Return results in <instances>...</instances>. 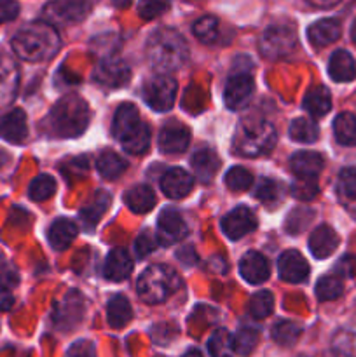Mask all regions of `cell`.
Returning <instances> with one entry per match:
<instances>
[{"mask_svg":"<svg viewBox=\"0 0 356 357\" xmlns=\"http://www.w3.org/2000/svg\"><path fill=\"white\" fill-rule=\"evenodd\" d=\"M10 45L17 58L30 63H40L51 59L59 51L61 38L52 24L45 21H35L21 28L13 37Z\"/></svg>","mask_w":356,"mask_h":357,"instance_id":"obj_1","label":"cell"},{"mask_svg":"<svg viewBox=\"0 0 356 357\" xmlns=\"http://www.w3.org/2000/svg\"><path fill=\"white\" fill-rule=\"evenodd\" d=\"M188 58L185 38L173 28H159L147 40V59L157 73L177 72Z\"/></svg>","mask_w":356,"mask_h":357,"instance_id":"obj_2","label":"cell"},{"mask_svg":"<svg viewBox=\"0 0 356 357\" xmlns=\"http://www.w3.org/2000/svg\"><path fill=\"white\" fill-rule=\"evenodd\" d=\"M89 105L77 94L63 96L49 112L45 119L49 135L56 138H77L89 124Z\"/></svg>","mask_w":356,"mask_h":357,"instance_id":"obj_3","label":"cell"},{"mask_svg":"<svg viewBox=\"0 0 356 357\" xmlns=\"http://www.w3.org/2000/svg\"><path fill=\"white\" fill-rule=\"evenodd\" d=\"M112 135L122 149L133 155H142L150 145V129L140 117L138 108L133 103H122L115 110L112 122Z\"/></svg>","mask_w":356,"mask_h":357,"instance_id":"obj_4","label":"cell"},{"mask_svg":"<svg viewBox=\"0 0 356 357\" xmlns=\"http://www.w3.org/2000/svg\"><path fill=\"white\" fill-rule=\"evenodd\" d=\"M276 145L274 126L264 117H248L239 122L234 135V150L243 157H258Z\"/></svg>","mask_w":356,"mask_h":357,"instance_id":"obj_5","label":"cell"},{"mask_svg":"<svg viewBox=\"0 0 356 357\" xmlns=\"http://www.w3.org/2000/svg\"><path fill=\"white\" fill-rule=\"evenodd\" d=\"M180 286L177 272L168 265H152L145 268L136 282V291L142 302L149 305L163 303L173 295Z\"/></svg>","mask_w":356,"mask_h":357,"instance_id":"obj_6","label":"cell"},{"mask_svg":"<svg viewBox=\"0 0 356 357\" xmlns=\"http://www.w3.org/2000/svg\"><path fill=\"white\" fill-rule=\"evenodd\" d=\"M297 47V31L288 24H272L262 33L258 49L267 59H281Z\"/></svg>","mask_w":356,"mask_h":357,"instance_id":"obj_7","label":"cell"},{"mask_svg":"<svg viewBox=\"0 0 356 357\" xmlns=\"http://www.w3.org/2000/svg\"><path fill=\"white\" fill-rule=\"evenodd\" d=\"M143 98L152 110H171L177 98V80L166 73H156L143 84Z\"/></svg>","mask_w":356,"mask_h":357,"instance_id":"obj_8","label":"cell"},{"mask_svg":"<svg viewBox=\"0 0 356 357\" xmlns=\"http://www.w3.org/2000/svg\"><path fill=\"white\" fill-rule=\"evenodd\" d=\"M84 312H86L84 296L75 289H70L52 307V323L61 331L73 330L82 321Z\"/></svg>","mask_w":356,"mask_h":357,"instance_id":"obj_9","label":"cell"},{"mask_svg":"<svg viewBox=\"0 0 356 357\" xmlns=\"http://www.w3.org/2000/svg\"><path fill=\"white\" fill-rule=\"evenodd\" d=\"M89 0H54L44 7V21L49 24L79 23L89 14Z\"/></svg>","mask_w":356,"mask_h":357,"instance_id":"obj_10","label":"cell"},{"mask_svg":"<svg viewBox=\"0 0 356 357\" xmlns=\"http://www.w3.org/2000/svg\"><path fill=\"white\" fill-rule=\"evenodd\" d=\"M253 91V77L246 72H237L227 80L225 89H223V101L230 110H241V108L246 107Z\"/></svg>","mask_w":356,"mask_h":357,"instance_id":"obj_11","label":"cell"},{"mask_svg":"<svg viewBox=\"0 0 356 357\" xmlns=\"http://www.w3.org/2000/svg\"><path fill=\"white\" fill-rule=\"evenodd\" d=\"M255 229H257V216L246 206H237L222 218V232L232 241L243 239Z\"/></svg>","mask_w":356,"mask_h":357,"instance_id":"obj_12","label":"cell"},{"mask_svg":"<svg viewBox=\"0 0 356 357\" xmlns=\"http://www.w3.org/2000/svg\"><path fill=\"white\" fill-rule=\"evenodd\" d=\"M185 236H187V223L184 216L173 208L164 209L157 220V241L163 246H171L184 239Z\"/></svg>","mask_w":356,"mask_h":357,"instance_id":"obj_13","label":"cell"},{"mask_svg":"<svg viewBox=\"0 0 356 357\" xmlns=\"http://www.w3.org/2000/svg\"><path fill=\"white\" fill-rule=\"evenodd\" d=\"M93 79L100 86L108 87V89H117V87L126 86L129 82V79H131V70H129V66L122 59L107 58L94 70Z\"/></svg>","mask_w":356,"mask_h":357,"instance_id":"obj_14","label":"cell"},{"mask_svg":"<svg viewBox=\"0 0 356 357\" xmlns=\"http://www.w3.org/2000/svg\"><path fill=\"white\" fill-rule=\"evenodd\" d=\"M279 278L285 282L299 284L309 278V264L297 250H288L278 260Z\"/></svg>","mask_w":356,"mask_h":357,"instance_id":"obj_15","label":"cell"},{"mask_svg":"<svg viewBox=\"0 0 356 357\" xmlns=\"http://www.w3.org/2000/svg\"><path fill=\"white\" fill-rule=\"evenodd\" d=\"M20 87V70L9 56H0V110L14 101Z\"/></svg>","mask_w":356,"mask_h":357,"instance_id":"obj_16","label":"cell"},{"mask_svg":"<svg viewBox=\"0 0 356 357\" xmlns=\"http://www.w3.org/2000/svg\"><path fill=\"white\" fill-rule=\"evenodd\" d=\"M239 274L250 284H262L271 275V265L262 253L248 251L239 261Z\"/></svg>","mask_w":356,"mask_h":357,"instance_id":"obj_17","label":"cell"},{"mask_svg":"<svg viewBox=\"0 0 356 357\" xmlns=\"http://www.w3.org/2000/svg\"><path fill=\"white\" fill-rule=\"evenodd\" d=\"M194 187L191 174L181 167H171L161 178V190L170 199H184Z\"/></svg>","mask_w":356,"mask_h":357,"instance_id":"obj_18","label":"cell"},{"mask_svg":"<svg viewBox=\"0 0 356 357\" xmlns=\"http://www.w3.org/2000/svg\"><path fill=\"white\" fill-rule=\"evenodd\" d=\"M27 135V115H24V112L21 108H14V110L7 112L6 115L0 117V138L17 145V143L24 142Z\"/></svg>","mask_w":356,"mask_h":357,"instance_id":"obj_19","label":"cell"},{"mask_svg":"<svg viewBox=\"0 0 356 357\" xmlns=\"http://www.w3.org/2000/svg\"><path fill=\"white\" fill-rule=\"evenodd\" d=\"M290 167H292L293 174H295L297 178L316 180L318 174L323 171L325 160L318 152L302 150V152L293 153L292 159H290Z\"/></svg>","mask_w":356,"mask_h":357,"instance_id":"obj_20","label":"cell"},{"mask_svg":"<svg viewBox=\"0 0 356 357\" xmlns=\"http://www.w3.org/2000/svg\"><path fill=\"white\" fill-rule=\"evenodd\" d=\"M191 143V131L184 124H168L159 135V150L163 153H181Z\"/></svg>","mask_w":356,"mask_h":357,"instance_id":"obj_21","label":"cell"},{"mask_svg":"<svg viewBox=\"0 0 356 357\" xmlns=\"http://www.w3.org/2000/svg\"><path fill=\"white\" fill-rule=\"evenodd\" d=\"M339 236L332 227L320 225L309 237V250L314 258L318 260H325V258L332 257L335 250L339 248Z\"/></svg>","mask_w":356,"mask_h":357,"instance_id":"obj_22","label":"cell"},{"mask_svg":"<svg viewBox=\"0 0 356 357\" xmlns=\"http://www.w3.org/2000/svg\"><path fill=\"white\" fill-rule=\"evenodd\" d=\"M342 33V26L334 17H325V20L316 21L307 28V38L314 47H327L339 40Z\"/></svg>","mask_w":356,"mask_h":357,"instance_id":"obj_23","label":"cell"},{"mask_svg":"<svg viewBox=\"0 0 356 357\" xmlns=\"http://www.w3.org/2000/svg\"><path fill=\"white\" fill-rule=\"evenodd\" d=\"M133 272V260L128 255V251L122 250V248H115L108 253L107 261H105L103 274L108 281L121 282L124 279L129 278V274Z\"/></svg>","mask_w":356,"mask_h":357,"instance_id":"obj_24","label":"cell"},{"mask_svg":"<svg viewBox=\"0 0 356 357\" xmlns=\"http://www.w3.org/2000/svg\"><path fill=\"white\" fill-rule=\"evenodd\" d=\"M328 75L335 82H351L356 77V63L353 56L344 49L335 51L328 61Z\"/></svg>","mask_w":356,"mask_h":357,"instance_id":"obj_25","label":"cell"},{"mask_svg":"<svg viewBox=\"0 0 356 357\" xmlns=\"http://www.w3.org/2000/svg\"><path fill=\"white\" fill-rule=\"evenodd\" d=\"M108 204H110V195L105 190H98L79 213L84 229L93 230L101 220V216L105 215V211H107Z\"/></svg>","mask_w":356,"mask_h":357,"instance_id":"obj_26","label":"cell"},{"mask_svg":"<svg viewBox=\"0 0 356 357\" xmlns=\"http://www.w3.org/2000/svg\"><path fill=\"white\" fill-rule=\"evenodd\" d=\"M191 164H192V171H194L195 178L205 181V183H208V181H212L213 178H215L216 171H218L220 159L213 150L202 149V150H198V152L192 155Z\"/></svg>","mask_w":356,"mask_h":357,"instance_id":"obj_27","label":"cell"},{"mask_svg":"<svg viewBox=\"0 0 356 357\" xmlns=\"http://www.w3.org/2000/svg\"><path fill=\"white\" fill-rule=\"evenodd\" d=\"M49 244L52 246V250L63 251L73 243L77 236V225L68 218H58L56 222H52V225L49 227Z\"/></svg>","mask_w":356,"mask_h":357,"instance_id":"obj_28","label":"cell"},{"mask_svg":"<svg viewBox=\"0 0 356 357\" xmlns=\"http://www.w3.org/2000/svg\"><path fill=\"white\" fill-rule=\"evenodd\" d=\"M124 202L133 213L143 215V213H149L156 206L157 199L152 188L147 187V185H138V187H133L126 192Z\"/></svg>","mask_w":356,"mask_h":357,"instance_id":"obj_29","label":"cell"},{"mask_svg":"<svg viewBox=\"0 0 356 357\" xmlns=\"http://www.w3.org/2000/svg\"><path fill=\"white\" fill-rule=\"evenodd\" d=\"M133 319L131 303L126 296L115 295L107 303V321L112 328L121 330Z\"/></svg>","mask_w":356,"mask_h":357,"instance_id":"obj_30","label":"cell"},{"mask_svg":"<svg viewBox=\"0 0 356 357\" xmlns=\"http://www.w3.org/2000/svg\"><path fill=\"white\" fill-rule=\"evenodd\" d=\"M304 108L313 117H325L332 110L330 91L325 86H316L309 89L306 96H304Z\"/></svg>","mask_w":356,"mask_h":357,"instance_id":"obj_31","label":"cell"},{"mask_svg":"<svg viewBox=\"0 0 356 357\" xmlns=\"http://www.w3.org/2000/svg\"><path fill=\"white\" fill-rule=\"evenodd\" d=\"M334 135L341 145L356 146V115L342 112L334 121Z\"/></svg>","mask_w":356,"mask_h":357,"instance_id":"obj_32","label":"cell"},{"mask_svg":"<svg viewBox=\"0 0 356 357\" xmlns=\"http://www.w3.org/2000/svg\"><path fill=\"white\" fill-rule=\"evenodd\" d=\"M126 167H128V162H126L119 153L112 152V150H107V152L101 153L96 160L98 173L103 178H107V180H115V178H119L124 173Z\"/></svg>","mask_w":356,"mask_h":357,"instance_id":"obj_33","label":"cell"},{"mask_svg":"<svg viewBox=\"0 0 356 357\" xmlns=\"http://www.w3.org/2000/svg\"><path fill=\"white\" fill-rule=\"evenodd\" d=\"M255 197L262 202V204L269 206H278L279 202L285 197V187L279 181L271 180V178H264L258 181L257 190H255Z\"/></svg>","mask_w":356,"mask_h":357,"instance_id":"obj_34","label":"cell"},{"mask_svg":"<svg viewBox=\"0 0 356 357\" xmlns=\"http://www.w3.org/2000/svg\"><path fill=\"white\" fill-rule=\"evenodd\" d=\"M332 351L337 354L356 357V324L344 326L332 338Z\"/></svg>","mask_w":356,"mask_h":357,"instance_id":"obj_35","label":"cell"},{"mask_svg":"<svg viewBox=\"0 0 356 357\" xmlns=\"http://www.w3.org/2000/svg\"><path fill=\"white\" fill-rule=\"evenodd\" d=\"M288 135L297 143H314L320 136V129L311 119L299 117L292 121L288 129Z\"/></svg>","mask_w":356,"mask_h":357,"instance_id":"obj_36","label":"cell"},{"mask_svg":"<svg viewBox=\"0 0 356 357\" xmlns=\"http://www.w3.org/2000/svg\"><path fill=\"white\" fill-rule=\"evenodd\" d=\"M300 333H302V330H300L299 324L292 323V321H278L272 326L271 337L281 347H292L300 338Z\"/></svg>","mask_w":356,"mask_h":357,"instance_id":"obj_37","label":"cell"},{"mask_svg":"<svg viewBox=\"0 0 356 357\" xmlns=\"http://www.w3.org/2000/svg\"><path fill=\"white\" fill-rule=\"evenodd\" d=\"M208 352L212 357H232L234 340L227 330H216L208 340Z\"/></svg>","mask_w":356,"mask_h":357,"instance_id":"obj_38","label":"cell"},{"mask_svg":"<svg viewBox=\"0 0 356 357\" xmlns=\"http://www.w3.org/2000/svg\"><path fill=\"white\" fill-rule=\"evenodd\" d=\"M248 310H250L251 317H255V319H265V317L271 316L272 310H274V296H272V293L267 291V289L255 293L250 298V303H248Z\"/></svg>","mask_w":356,"mask_h":357,"instance_id":"obj_39","label":"cell"},{"mask_svg":"<svg viewBox=\"0 0 356 357\" xmlns=\"http://www.w3.org/2000/svg\"><path fill=\"white\" fill-rule=\"evenodd\" d=\"M342 291H344V286L337 275H323L316 282V298L320 302H334L342 295Z\"/></svg>","mask_w":356,"mask_h":357,"instance_id":"obj_40","label":"cell"},{"mask_svg":"<svg viewBox=\"0 0 356 357\" xmlns=\"http://www.w3.org/2000/svg\"><path fill=\"white\" fill-rule=\"evenodd\" d=\"M56 190V181L52 180L49 174H38L37 178H34L28 187V195H30L31 201H47L49 197H52Z\"/></svg>","mask_w":356,"mask_h":357,"instance_id":"obj_41","label":"cell"},{"mask_svg":"<svg viewBox=\"0 0 356 357\" xmlns=\"http://www.w3.org/2000/svg\"><path fill=\"white\" fill-rule=\"evenodd\" d=\"M234 352L243 357L250 356L258 344V331L253 328H241L232 337Z\"/></svg>","mask_w":356,"mask_h":357,"instance_id":"obj_42","label":"cell"},{"mask_svg":"<svg viewBox=\"0 0 356 357\" xmlns=\"http://www.w3.org/2000/svg\"><path fill=\"white\" fill-rule=\"evenodd\" d=\"M195 38H199L205 44H212L218 37V20L215 16H202L192 24Z\"/></svg>","mask_w":356,"mask_h":357,"instance_id":"obj_43","label":"cell"},{"mask_svg":"<svg viewBox=\"0 0 356 357\" xmlns=\"http://www.w3.org/2000/svg\"><path fill=\"white\" fill-rule=\"evenodd\" d=\"M253 183V176L248 169L244 167H232V169L227 171L225 174V185L234 192H244L251 187Z\"/></svg>","mask_w":356,"mask_h":357,"instance_id":"obj_44","label":"cell"},{"mask_svg":"<svg viewBox=\"0 0 356 357\" xmlns=\"http://www.w3.org/2000/svg\"><path fill=\"white\" fill-rule=\"evenodd\" d=\"M313 216H314V213L311 211V209H306V208L295 209V211L290 213L288 218H286L285 229L288 230L290 234L302 232V230L309 225V222L313 220Z\"/></svg>","mask_w":356,"mask_h":357,"instance_id":"obj_45","label":"cell"},{"mask_svg":"<svg viewBox=\"0 0 356 357\" xmlns=\"http://www.w3.org/2000/svg\"><path fill=\"white\" fill-rule=\"evenodd\" d=\"M320 192L318 187V180H304V178H297L295 183L292 185L293 197L300 199V201H313Z\"/></svg>","mask_w":356,"mask_h":357,"instance_id":"obj_46","label":"cell"},{"mask_svg":"<svg viewBox=\"0 0 356 357\" xmlns=\"http://www.w3.org/2000/svg\"><path fill=\"white\" fill-rule=\"evenodd\" d=\"M339 192L344 197L356 199V167H344L339 173Z\"/></svg>","mask_w":356,"mask_h":357,"instance_id":"obj_47","label":"cell"},{"mask_svg":"<svg viewBox=\"0 0 356 357\" xmlns=\"http://www.w3.org/2000/svg\"><path fill=\"white\" fill-rule=\"evenodd\" d=\"M20 282V274H17L16 267L6 258L0 257V288L2 289H13L16 288Z\"/></svg>","mask_w":356,"mask_h":357,"instance_id":"obj_48","label":"cell"},{"mask_svg":"<svg viewBox=\"0 0 356 357\" xmlns=\"http://www.w3.org/2000/svg\"><path fill=\"white\" fill-rule=\"evenodd\" d=\"M166 9V0H140L138 2V14L143 20H156Z\"/></svg>","mask_w":356,"mask_h":357,"instance_id":"obj_49","label":"cell"},{"mask_svg":"<svg viewBox=\"0 0 356 357\" xmlns=\"http://www.w3.org/2000/svg\"><path fill=\"white\" fill-rule=\"evenodd\" d=\"M156 246H157L156 236H152L150 232H142L135 241L136 258H140V260L147 258L154 250H156Z\"/></svg>","mask_w":356,"mask_h":357,"instance_id":"obj_50","label":"cell"},{"mask_svg":"<svg viewBox=\"0 0 356 357\" xmlns=\"http://www.w3.org/2000/svg\"><path fill=\"white\" fill-rule=\"evenodd\" d=\"M65 357H96V347L91 340H77L70 345Z\"/></svg>","mask_w":356,"mask_h":357,"instance_id":"obj_51","label":"cell"},{"mask_svg":"<svg viewBox=\"0 0 356 357\" xmlns=\"http://www.w3.org/2000/svg\"><path fill=\"white\" fill-rule=\"evenodd\" d=\"M20 14V3L16 0H0V24L16 20Z\"/></svg>","mask_w":356,"mask_h":357,"instance_id":"obj_52","label":"cell"},{"mask_svg":"<svg viewBox=\"0 0 356 357\" xmlns=\"http://www.w3.org/2000/svg\"><path fill=\"white\" fill-rule=\"evenodd\" d=\"M337 272L341 278H353L356 272V258L344 257L337 264Z\"/></svg>","mask_w":356,"mask_h":357,"instance_id":"obj_53","label":"cell"},{"mask_svg":"<svg viewBox=\"0 0 356 357\" xmlns=\"http://www.w3.org/2000/svg\"><path fill=\"white\" fill-rule=\"evenodd\" d=\"M14 305V296L10 295L9 289L0 288V312H6Z\"/></svg>","mask_w":356,"mask_h":357,"instance_id":"obj_54","label":"cell"},{"mask_svg":"<svg viewBox=\"0 0 356 357\" xmlns=\"http://www.w3.org/2000/svg\"><path fill=\"white\" fill-rule=\"evenodd\" d=\"M307 2H309L311 6L318 7V9H330V7L337 6L341 0H307Z\"/></svg>","mask_w":356,"mask_h":357,"instance_id":"obj_55","label":"cell"},{"mask_svg":"<svg viewBox=\"0 0 356 357\" xmlns=\"http://www.w3.org/2000/svg\"><path fill=\"white\" fill-rule=\"evenodd\" d=\"M7 162H9V153H7L6 150L0 149V167L6 166Z\"/></svg>","mask_w":356,"mask_h":357,"instance_id":"obj_56","label":"cell"},{"mask_svg":"<svg viewBox=\"0 0 356 357\" xmlns=\"http://www.w3.org/2000/svg\"><path fill=\"white\" fill-rule=\"evenodd\" d=\"M112 2H114L117 7H128L133 0H112Z\"/></svg>","mask_w":356,"mask_h":357,"instance_id":"obj_57","label":"cell"},{"mask_svg":"<svg viewBox=\"0 0 356 357\" xmlns=\"http://www.w3.org/2000/svg\"><path fill=\"white\" fill-rule=\"evenodd\" d=\"M181 357H202V354L199 351H188V352H185Z\"/></svg>","mask_w":356,"mask_h":357,"instance_id":"obj_58","label":"cell"},{"mask_svg":"<svg viewBox=\"0 0 356 357\" xmlns=\"http://www.w3.org/2000/svg\"><path fill=\"white\" fill-rule=\"evenodd\" d=\"M351 38H353V42L356 44V21L353 23V28H351Z\"/></svg>","mask_w":356,"mask_h":357,"instance_id":"obj_59","label":"cell"},{"mask_svg":"<svg viewBox=\"0 0 356 357\" xmlns=\"http://www.w3.org/2000/svg\"><path fill=\"white\" fill-rule=\"evenodd\" d=\"M318 357H348V356L337 354V352H334V351H332V354H323V356H318Z\"/></svg>","mask_w":356,"mask_h":357,"instance_id":"obj_60","label":"cell"}]
</instances>
